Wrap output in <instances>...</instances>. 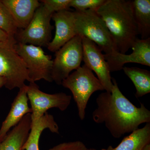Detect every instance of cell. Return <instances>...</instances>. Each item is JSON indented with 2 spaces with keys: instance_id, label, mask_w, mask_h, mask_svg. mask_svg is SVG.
Listing matches in <instances>:
<instances>
[{
  "instance_id": "obj_22",
  "label": "cell",
  "mask_w": 150,
  "mask_h": 150,
  "mask_svg": "<svg viewBox=\"0 0 150 150\" xmlns=\"http://www.w3.org/2000/svg\"><path fill=\"white\" fill-rule=\"evenodd\" d=\"M71 0H42L40 2L52 13L68 10Z\"/></svg>"
},
{
  "instance_id": "obj_10",
  "label": "cell",
  "mask_w": 150,
  "mask_h": 150,
  "mask_svg": "<svg viewBox=\"0 0 150 150\" xmlns=\"http://www.w3.org/2000/svg\"><path fill=\"white\" fill-rule=\"evenodd\" d=\"M82 38L83 48V61L84 64L96 74L105 91L111 93L113 83L104 54L95 43L85 37Z\"/></svg>"
},
{
  "instance_id": "obj_21",
  "label": "cell",
  "mask_w": 150,
  "mask_h": 150,
  "mask_svg": "<svg viewBox=\"0 0 150 150\" xmlns=\"http://www.w3.org/2000/svg\"><path fill=\"white\" fill-rule=\"evenodd\" d=\"M106 0H71L69 7L76 11H96L105 3Z\"/></svg>"
},
{
  "instance_id": "obj_1",
  "label": "cell",
  "mask_w": 150,
  "mask_h": 150,
  "mask_svg": "<svg viewBox=\"0 0 150 150\" xmlns=\"http://www.w3.org/2000/svg\"><path fill=\"white\" fill-rule=\"evenodd\" d=\"M112 81L111 93L105 91L97 97L92 118L96 123L104 124L111 136L119 139L141 124L150 123V111L143 103L139 107L133 104L121 92L116 80Z\"/></svg>"
},
{
  "instance_id": "obj_9",
  "label": "cell",
  "mask_w": 150,
  "mask_h": 150,
  "mask_svg": "<svg viewBox=\"0 0 150 150\" xmlns=\"http://www.w3.org/2000/svg\"><path fill=\"white\" fill-rule=\"evenodd\" d=\"M27 96L31 105L32 121L38 120L51 108H56L61 111L67 110L72 98L71 96L64 93H45L35 82H30L27 86Z\"/></svg>"
},
{
  "instance_id": "obj_14",
  "label": "cell",
  "mask_w": 150,
  "mask_h": 150,
  "mask_svg": "<svg viewBox=\"0 0 150 150\" xmlns=\"http://www.w3.org/2000/svg\"><path fill=\"white\" fill-rule=\"evenodd\" d=\"M18 29L27 27L35 11L41 4L37 0H1Z\"/></svg>"
},
{
  "instance_id": "obj_3",
  "label": "cell",
  "mask_w": 150,
  "mask_h": 150,
  "mask_svg": "<svg viewBox=\"0 0 150 150\" xmlns=\"http://www.w3.org/2000/svg\"><path fill=\"white\" fill-rule=\"evenodd\" d=\"M96 11H73L76 34L91 40L105 54H109L116 51L114 43L106 25Z\"/></svg>"
},
{
  "instance_id": "obj_13",
  "label": "cell",
  "mask_w": 150,
  "mask_h": 150,
  "mask_svg": "<svg viewBox=\"0 0 150 150\" xmlns=\"http://www.w3.org/2000/svg\"><path fill=\"white\" fill-rule=\"evenodd\" d=\"M27 85L19 91L14 99L10 110L0 129V142H2L10 129L17 125L24 115L31 113L32 110L28 104Z\"/></svg>"
},
{
  "instance_id": "obj_25",
  "label": "cell",
  "mask_w": 150,
  "mask_h": 150,
  "mask_svg": "<svg viewBox=\"0 0 150 150\" xmlns=\"http://www.w3.org/2000/svg\"><path fill=\"white\" fill-rule=\"evenodd\" d=\"M6 82L5 79L2 77H0V88L5 85Z\"/></svg>"
},
{
  "instance_id": "obj_8",
  "label": "cell",
  "mask_w": 150,
  "mask_h": 150,
  "mask_svg": "<svg viewBox=\"0 0 150 150\" xmlns=\"http://www.w3.org/2000/svg\"><path fill=\"white\" fill-rule=\"evenodd\" d=\"M15 48L27 67L29 82L42 79L53 82L51 73L53 60L41 47L17 42Z\"/></svg>"
},
{
  "instance_id": "obj_5",
  "label": "cell",
  "mask_w": 150,
  "mask_h": 150,
  "mask_svg": "<svg viewBox=\"0 0 150 150\" xmlns=\"http://www.w3.org/2000/svg\"><path fill=\"white\" fill-rule=\"evenodd\" d=\"M16 43L14 37L0 42V77L5 79L4 86L10 90L19 89L29 81L25 63L15 48Z\"/></svg>"
},
{
  "instance_id": "obj_12",
  "label": "cell",
  "mask_w": 150,
  "mask_h": 150,
  "mask_svg": "<svg viewBox=\"0 0 150 150\" xmlns=\"http://www.w3.org/2000/svg\"><path fill=\"white\" fill-rule=\"evenodd\" d=\"M52 19L55 23L56 32L47 48L51 52H56L77 35L74 12L60 11L53 14Z\"/></svg>"
},
{
  "instance_id": "obj_17",
  "label": "cell",
  "mask_w": 150,
  "mask_h": 150,
  "mask_svg": "<svg viewBox=\"0 0 150 150\" xmlns=\"http://www.w3.org/2000/svg\"><path fill=\"white\" fill-rule=\"evenodd\" d=\"M149 144H150V123L133 131L116 147L110 146L101 150H142Z\"/></svg>"
},
{
  "instance_id": "obj_4",
  "label": "cell",
  "mask_w": 150,
  "mask_h": 150,
  "mask_svg": "<svg viewBox=\"0 0 150 150\" xmlns=\"http://www.w3.org/2000/svg\"><path fill=\"white\" fill-rule=\"evenodd\" d=\"M62 85L71 92L77 106L78 115L82 121L85 118L86 108L92 95L104 90L100 81L85 64L70 74Z\"/></svg>"
},
{
  "instance_id": "obj_16",
  "label": "cell",
  "mask_w": 150,
  "mask_h": 150,
  "mask_svg": "<svg viewBox=\"0 0 150 150\" xmlns=\"http://www.w3.org/2000/svg\"><path fill=\"white\" fill-rule=\"evenodd\" d=\"M48 129L52 133L59 134V127L53 115L46 112L36 121H31V127L27 140L22 147L23 150H39V142L41 134Z\"/></svg>"
},
{
  "instance_id": "obj_2",
  "label": "cell",
  "mask_w": 150,
  "mask_h": 150,
  "mask_svg": "<svg viewBox=\"0 0 150 150\" xmlns=\"http://www.w3.org/2000/svg\"><path fill=\"white\" fill-rule=\"evenodd\" d=\"M96 11L106 25L116 51L126 54L139 35L133 1L106 0Z\"/></svg>"
},
{
  "instance_id": "obj_20",
  "label": "cell",
  "mask_w": 150,
  "mask_h": 150,
  "mask_svg": "<svg viewBox=\"0 0 150 150\" xmlns=\"http://www.w3.org/2000/svg\"><path fill=\"white\" fill-rule=\"evenodd\" d=\"M0 28L11 37H14L18 30L8 9L1 0H0Z\"/></svg>"
},
{
  "instance_id": "obj_26",
  "label": "cell",
  "mask_w": 150,
  "mask_h": 150,
  "mask_svg": "<svg viewBox=\"0 0 150 150\" xmlns=\"http://www.w3.org/2000/svg\"><path fill=\"white\" fill-rule=\"evenodd\" d=\"M142 150H150V144L147 145Z\"/></svg>"
},
{
  "instance_id": "obj_19",
  "label": "cell",
  "mask_w": 150,
  "mask_h": 150,
  "mask_svg": "<svg viewBox=\"0 0 150 150\" xmlns=\"http://www.w3.org/2000/svg\"><path fill=\"white\" fill-rule=\"evenodd\" d=\"M124 74L131 80L136 89L135 96L142 97L150 93V72L137 67H124Z\"/></svg>"
},
{
  "instance_id": "obj_23",
  "label": "cell",
  "mask_w": 150,
  "mask_h": 150,
  "mask_svg": "<svg viewBox=\"0 0 150 150\" xmlns=\"http://www.w3.org/2000/svg\"><path fill=\"white\" fill-rule=\"evenodd\" d=\"M86 145L81 141L64 142L48 150H86Z\"/></svg>"
},
{
  "instance_id": "obj_15",
  "label": "cell",
  "mask_w": 150,
  "mask_h": 150,
  "mask_svg": "<svg viewBox=\"0 0 150 150\" xmlns=\"http://www.w3.org/2000/svg\"><path fill=\"white\" fill-rule=\"evenodd\" d=\"M31 124V113H28L0 142V150H23L22 147L29 135Z\"/></svg>"
},
{
  "instance_id": "obj_6",
  "label": "cell",
  "mask_w": 150,
  "mask_h": 150,
  "mask_svg": "<svg viewBox=\"0 0 150 150\" xmlns=\"http://www.w3.org/2000/svg\"><path fill=\"white\" fill-rule=\"evenodd\" d=\"M53 14L41 3L27 27L19 29L15 35L17 42L47 47L52 39L54 29L51 23Z\"/></svg>"
},
{
  "instance_id": "obj_27",
  "label": "cell",
  "mask_w": 150,
  "mask_h": 150,
  "mask_svg": "<svg viewBox=\"0 0 150 150\" xmlns=\"http://www.w3.org/2000/svg\"><path fill=\"white\" fill-rule=\"evenodd\" d=\"M86 150H96V149H88Z\"/></svg>"
},
{
  "instance_id": "obj_18",
  "label": "cell",
  "mask_w": 150,
  "mask_h": 150,
  "mask_svg": "<svg viewBox=\"0 0 150 150\" xmlns=\"http://www.w3.org/2000/svg\"><path fill=\"white\" fill-rule=\"evenodd\" d=\"M135 21L141 39L150 38V1H133Z\"/></svg>"
},
{
  "instance_id": "obj_11",
  "label": "cell",
  "mask_w": 150,
  "mask_h": 150,
  "mask_svg": "<svg viewBox=\"0 0 150 150\" xmlns=\"http://www.w3.org/2000/svg\"><path fill=\"white\" fill-rule=\"evenodd\" d=\"M131 49L133 52L128 55L116 51L104 54L110 72L121 71L124 65L128 63L150 67V38L146 39L137 38Z\"/></svg>"
},
{
  "instance_id": "obj_24",
  "label": "cell",
  "mask_w": 150,
  "mask_h": 150,
  "mask_svg": "<svg viewBox=\"0 0 150 150\" xmlns=\"http://www.w3.org/2000/svg\"><path fill=\"white\" fill-rule=\"evenodd\" d=\"M9 36L5 32L0 28V42L6 41L9 38Z\"/></svg>"
},
{
  "instance_id": "obj_7",
  "label": "cell",
  "mask_w": 150,
  "mask_h": 150,
  "mask_svg": "<svg viewBox=\"0 0 150 150\" xmlns=\"http://www.w3.org/2000/svg\"><path fill=\"white\" fill-rule=\"evenodd\" d=\"M55 53L51 76L53 82L61 85L71 72L81 67L83 58L82 38L76 35Z\"/></svg>"
}]
</instances>
